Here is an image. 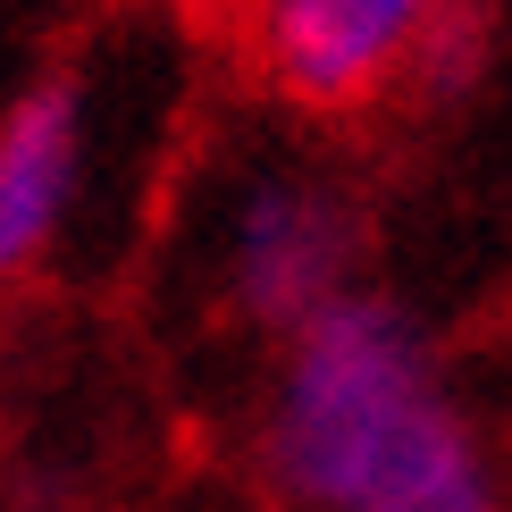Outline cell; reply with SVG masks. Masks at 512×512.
I'll list each match as a JSON object with an SVG mask.
<instances>
[{"label": "cell", "mask_w": 512, "mask_h": 512, "mask_svg": "<svg viewBox=\"0 0 512 512\" xmlns=\"http://www.w3.org/2000/svg\"><path fill=\"white\" fill-rule=\"evenodd\" d=\"M0 512H51V504H42V496H9V504H0Z\"/></svg>", "instance_id": "obj_6"}, {"label": "cell", "mask_w": 512, "mask_h": 512, "mask_svg": "<svg viewBox=\"0 0 512 512\" xmlns=\"http://www.w3.org/2000/svg\"><path fill=\"white\" fill-rule=\"evenodd\" d=\"M454 0H244V59L269 101L303 118H361L403 93L412 51Z\"/></svg>", "instance_id": "obj_3"}, {"label": "cell", "mask_w": 512, "mask_h": 512, "mask_svg": "<svg viewBox=\"0 0 512 512\" xmlns=\"http://www.w3.org/2000/svg\"><path fill=\"white\" fill-rule=\"evenodd\" d=\"M252 454L286 512H512L445 336L387 286L277 336Z\"/></svg>", "instance_id": "obj_1"}, {"label": "cell", "mask_w": 512, "mask_h": 512, "mask_svg": "<svg viewBox=\"0 0 512 512\" xmlns=\"http://www.w3.org/2000/svg\"><path fill=\"white\" fill-rule=\"evenodd\" d=\"M219 303L269 345L370 286V210L319 160H244L210 202Z\"/></svg>", "instance_id": "obj_2"}, {"label": "cell", "mask_w": 512, "mask_h": 512, "mask_svg": "<svg viewBox=\"0 0 512 512\" xmlns=\"http://www.w3.org/2000/svg\"><path fill=\"white\" fill-rule=\"evenodd\" d=\"M93 160V93L76 68L34 76L0 110V286H26L68 244Z\"/></svg>", "instance_id": "obj_4"}, {"label": "cell", "mask_w": 512, "mask_h": 512, "mask_svg": "<svg viewBox=\"0 0 512 512\" xmlns=\"http://www.w3.org/2000/svg\"><path fill=\"white\" fill-rule=\"evenodd\" d=\"M487 68H496V17H487V0H454L429 26V42L412 51L403 93L412 101H471L487 84Z\"/></svg>", "instance_id": "obj_5"}]
</instances>
